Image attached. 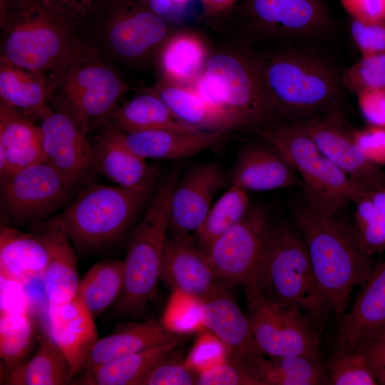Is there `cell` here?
Returning a JSON list of instances; mask_svg holds the SVG:
<instances>
[{
	"label": "cell",
	"mask_w": 385,
	"mask_h": 385,
	"mask_svg": "<svg viewBox=\"0 0 385 385\" xmlns=\"http://www.w3.org/2000/svg\"><path fill=\"white\" fill-rule=\"evenodd\" d=\"M257 55L263 85L279 122L305 120L342 106L343 70L324 55L296 46Z\"/></svg>",
	"instance_id": "cell-1"
},
{
	"label": "cell",
	"mask_w": 385,
	"mask_h": 385,
	"mask_svg": "<svg viewBox=\"0 0 385 385\" xmlns=\"http://www.w3.org/2000/svg\"><path fill=\"white\" fill-rule=\"evenodd\" d=\"M294 223L304 240L317 282L339 319L347 310L354 288L374 265L354 224L337 213L317 210L302 199L292 207Z\"/></svg>",
	"instance_id": "cell-2"
},
{
	"label": "cell",
	"mask_w": 385,
	"mask_h": 385,
	"mask_svg": "<svg viewBox=\"0 0 385 385\" xmlns=\"http://www.w3.org/2000/svg\"><path fill=\"white\" fill-rule=\"evenodd\" d=\"M0 16L1 61L48 79L96 58L94 50L75 35L74 24L37 3L15 4Z\"/></svg>",
	"instance_id": "cell-3"
},
{
	"label": "cell",
	"mask_w": 385,
	"mask_h": 385,
	"mask_svg": "<svg viewBox=\"0 0 385 385\" xmlns=\"http://www.w3.org/2000/svg\"><path fill=\"white\" fill-rule=\"evenodd\" d=\"M259 298L298 307L324 328L333 309L319 287L294 223L271 226L251 304Z\"/></svg>",
	"instance_id": "cell-4"
},
{
	"label": "cell",
	"mask_w": 385,
	"mask_h": 385,
	"mask_svg": "<svg viewBox=\"0 0 385 385\" xmlns=\"http://www.w3.org/2000/svg\"><path fill=\"white\" fill-rule=\"evenodd\" d=\"M180 177L174 168L160 182L143 219L130 237L124 262L122 292L112 306L117 317L139 319L155 297L165 240L170 202Z\"/></svg>",
	"instance_id": "cell-5"
},
{
	"label": "cell",
	"mask_w": 385,
	"mask_h": 385,
	"mask_svg": "<svg viewBox=\"0 0 385 385\" xmlns=\"http://www.w3.org/2000/svg\"><path fill=\"white\" fill-rule=\"evenodd\" d=\"M252 131L292 165L302 180V199L317 210L339 212L364 186L327 158L294 122H277Z\"/></svg>",
	"instance_id": "cell-6"
},
{
	"label": "cell",
	"mask_w": 385,
	"mask_h": 385,
	"mask_svg": "<svg viewBox=\"0 0 385 385\" xmlns=\"http://www.w3.org/2000/svg\"><path fill=\"white\" fill-rule=\"evenodd\" d=\"M148 194L118 185L93 184L53 220L78 248L99 250L123 235Z\"/></svg>",
	"instance_id": "cell-7"
},
{
	"label": "cell",
	"mask_w": 385,
	"mask_h": 385,
	"mask_svg": "<svg viewBox=\"0 0 385 385\" xmlns=\"http://www.w3.org/2000/svg\"><path fill=\"white\" fill-rule=\"evenodd\" d=\"M204 72L217 86L237 128L279 122L263 85L258 55L249 48L226 47L210 54Z\"/></svg>",
	"instance_id": "cell-8"
},
{
	"label": "cell",
	"mask_w": 385,
	"mask_h": 385,
	"mask_svg": "<svg viewBox=\"0 0 385 385\" xmlns=\"http://www.w3.org/2000/svg\"><path fill=\"white\" fill-rule=\"evenodd\" d=\"M271 226L264 210L251 206L246 215L223 232L207 252L220 280L229 287L242 284L248 304L255 297Z\"/></svg>",
	"instance_id": "cell-9"
},
{
	"label": "cell",
	"mask_w": 385,
	"mask_h": 385,
	"mask_svg": "<svg viewBox=\"0 0 385 385\" xmlns=\"http://www.w3.org/2000/svg\"><path fill=\"white\" fill-rule=\"evenodd\" d=\"M247 316L262 354L322 359L324 328L298 307L259 298L248 305Z\"/></svg>",
	"instance_id": "cell-10"
},
{
	"label": "cell",
	"mask_w": 385,
	"mask_h": 385,
	"mask_svg": "<svg viewBox=\"0 0 385 385\" xmlns=\"http://www.w3.org/2000/svg\"><path fill=\"white\" fill-rule=\"evenodd\" d=\"M245 28L260 38H319L333 28L325 0H240Z\"/></svg>",
	"instance_id": "cell-11"
},
{
	"label": "cell",
	"mask_w": 385,
	"mask_h": 385,
	"mask_svg": "<svg viewBox=\"0 0 385 385\" xmlns=\"http://www.w3.org/2000/svg\"><path fill=\"white\" fill-rule=\"evenodd\" d=\"M1 199L16 222L40 220L57 209L73 187L54 167L42 161L1 177Z\"/></svg>",
	"instance_id": "cell-12"
},
{
	"label": "cell",
	"mask_w": 385,
	"mask_h": 385,
	"mask_svg": "<svg viewBox=\"0 0 385 385\" xmlns=\"http://www.w3.org/2000/svg\"><path fill=\"white\" fill-rule=\"evenodd\" d=\"M171 33L164 18L138 0H115L103 27L112 54L131 63L158 52Z\"/></svg>",
	"instance_id": "cell-13"
},
{
	"label": "cell",
	"mask_w": 385,
	"mask_h": 385,
	"mask_svg": "<svg viewBox=\"0 0 385 385\" xmlns=\"http://www.w3.org/2000/svg\"><path fill=\"white\" fill-rule=\"evenodd\" d=\"M93 60L73 66L61 81L62 96L71 111L68 115L83 130V123L114 112L117 101L127 89L113 69Z\"/></svg>",
	"instance_id": "cell-14"
},
{
	"label": "cell",
	"mask_w": 385,
	"mask_h": 385,
	"mask_svg": "<svg viewBox=\"0 0 385 385\" xmlns=\"http://www.w3.org/2000/svg\"><path fill=\"white\" fill-rule=\"evenodd\" d=\"M319 150L351 178L367 186L385 183L381 167L369 162L355 143L342 106L309 119L294 122Z\"/></svg>",
	"instance_id": "cell-15"
},
{
	"label": "cell",
	"mask_w": 385,
	"mask_h": 385,
	"mask_svg": "<svg viewBox=\"0 0 385 385\" xmlns=\"http://www.w3.org/2000/svg\"><path fill=\"white\" fill-rule=\"evenodd\" d=\"M160 279L174 292L184 294L197 302L229 287L220 280L207 253L190 234L167 236Z\"/></svg>",
	"instance_id": "cell-16"
},
{
	"label": "cell",
	"mask_w": 385,
	"mask_h": 385,
	"mask_svg": "<svg viewBox=\"0 0 385 385\" xmlns=\"http://www.w3.org/2000/svg\"><path fill=\"white\" fill-rule=\"evenodd\" d=\"M225 182V175L215 162L198 163L190 168L180 177L173 192L168 234L183 236L195 232Z\"/></svg>",
	"instance_id": "cell-17"
},
{
	"label": "cell",
	"mask_w": 385,
	"mask_h": 385,
	"mask_svg": "<svg viewBox=\"0 0 385 385\" xmlns=\"http://www.w3.org/2000/svg\"><path fill=\"white\" fill-rule=\"evenodd\" d=\"M385 335V260L374 264L361 284L354 303L339 321L334 334L337 349L351 348Z\"/></svg>",
	"instance_id": "cell-18"
},
{
	"label": "cell",
	"mask_w": 385,
	"mask_h": 385,
	"mask_svg": "<svg viewBox=\"0 0 385 385\" xmlns=\"http://www.w3.org/2000/svg\"><path fill=\"white\" fill-rule=\"evenodd\" d=\"M46 161L73 186L91 168L93 147L67 113L52 111L40 124Z\"/></svg>",
	"instance_id": "cell-19"
},
{
	"label": "cell",
	"mask_w": 385,
	"mask_h": 385,
	"mask_svg": "<svg viewBox=\"0 0 385 385\" xmlns=\"http://www.w3.org/2000/svg\"><path fill=\"white\" fill-rule=\"evenodd\" d=\"M200 320L224 345L227 357L245 361L260 356L249 319L244 314L226 287L198 302Z\"/></svg>",
	"instance_id": "cell-20"
},
{
	"label": "cell",
	"mask_w": 385,
	"mask_h": 385,
	"mask_svg": "<svg viewBox=\"0 0 385 385\" xmlns=\"http://www.w3.org/2000/svg\"><path fill=\"white\" fill-rule=\"evenodd\" d=\"M262 141L240 151L229 176L230 185L259 192L302 187V180L289 161L270 144Z\"/></svg>",
	"instance_id": "cell-21"
},
{
	"label": "cell",
	"mask_w": 385,
	"mask_h": 385,
	"mask_svg": "<svg viewBox=\"0 0 385 385\" xmlns=\"http://www.w3.org/2000/svg\"><path fill=\"white\" fill-rule=\"evenodd\" d=\"M46 314V332L66 357L73 379L98 339L95 319L77 296L64 303L49 304Z\"/></svg>",
	"instance_id": "cell-22"
},
{
	"label": "cell",
	"mask_w": 385,
	"mask_h": 385,
	"mask_svg": "<svg viewBox=\"0 0 385 385\" xmlns=\"http://www.w3.org/2000/svg\"><path fill=\"white\" fill-rule=\"evenodd\" d=\"M93 147L91 168L96 173L116 185L148 193L152 191L156 182V170L122 143L113 125L98 137Z\"/></svg>",
	"instance_id": "cell-23"
},
{
	"label": "cell",
	"mask_w": 385,
	"mask_h": 385,
	"mask_svg": "<svg viewBox=\"0 0 385 385\" xmlns=\"http://www.w3.org/2000/svg\"><path fill=\"white\" fill-rule=\"evenodd\" d=\"M185 337L162 322L132 321L120 324L112 333L98 338L90 349L81 371L156 345L180 342Z\"/></svg>",
	"instance_id": "cell-24"
},
{
	"label": "cell",
	"mask_w": 385,
	"mask_h": 385,
	"mask_svg": "<svg viewBox=\"0 0 385 385\" xmlns=\"http://www.w3.org/2000/svg\"><path fill=\"white\" fill-rule=\"evenodd\" d=\"M117 131L122 143L144 159H182L215 147L225 140L224 133L219 131L151 130L127 133L118 129Z\"/></svg>",
	"instance_id": "cell-25"
},
{
	"label": "cell",
	"mask_w": 385,
	"mask_h": 385,
	"mask_svg": "<svg viewBox=\"0 0 385 385\" xmlns=\"http://www.w3.org/2000/svg\"><path fill=\"white\" fill-rule=\"evenodd\" d=\"M46 161L40 126L21 111L0 104V174Z\"/></svg>",
	"instance_id": "cell-26"
},
{
	"label": "cell",
	"mask_w": 385,
	"mask_h": 385,
	"mask_svg": "<svg viewBox=\"0 0 385 385\" xmlns=\"http://www.w3.org/2000/svg\"><path fill=\"white\" fill-rule=\"evenodd\" d=\"M48 251V260L41 277L48 303L58 304L76 296L79 285L77 259L70 240L53 220L39 232Z\"/></svg>",
	"instance_id": "cell-27"
},
{
	"label": "cell",
	"mask_w": 385,
	"mask_h": 385,
	"mask_svg": "<svg viewBox=\"0 0 385 385\" xmlns=\"http://www.w3.org/2000/svg\"><path fill=\"white\" fill-rule=\"evenodd\" d=\"M48 260V251L41 235L2 227L0 230L1 277L22 284L41 277Z\"/></svg>",
	"instance_id": "cell-28"
},
{
	"label": "cell",
	"mask_w": 385,
	"mask_h": 385,
	"mask_svg": "<svg viewBox=\"0 0 385 385\" xmlns=\"http://www.w3.org/2000/svg\"><path fill=\"white\" fill-rule=\"evenodd\" d=\"M158 54L162 79L183 86L202 73L210 55L203 38L188 30L172 32Z\"/></svg>",
	"instance_id": "cell-29"
},
{
	"label": "cell",
	"mask_w": 385,
	"mask_h": 385,
	"mask_svg": "<svg viewBox=\"0 0 385 385\" xmlns=\"http://www.w3.org/2000/svg\"><path fill=\"white\" fill-rule=\"evenodd\" d=\"M180 342L165 343L91 367L79 373L72 382L82 385H140L160 361L174 352Z\"/></svg>",
	"instance_id": "cell-30"
},
{
	"label": "cell",
	"mask_w": 385,
	"mask_h": 385,
	"mask_svg": "<svg viewBox=\"0 0 385 385\" xmlns=\"http://www.w3.org/2000/svg\"><path fill=\"white\" fill-rule=\"evenodd\" d=\"M49 80L27 70L1 61V103L32 120H41L52 110L48 106Z\"/></svg>",
	"instance_id": "cell-31"
},
{
	"label": "cell",
	"mask_w": 385,
	"mask_h": 385,
	"mask_svg": "<svg viewBox=\"0 0 385 385\" xmlns=\"http://www.w3.org/2000/svg\"><path fill=\"white\" fill-rule=\"evenodd\" d=\"M261 385H328L322 359L303 355L256 356L245 361Z\"/></svg>",
	"instance_id": "cell-32"
},
{
	"label": "cell",
	"mask_w": 385,
	"mask_h": 385,
	"mask_svg": "<svg viewBox=\"0 0 385 385\" xmlns=\"http://www.w3.org/2000/svg\"><path fill=\"white\" fill-rule=\"evenodd\" d=\"M113 126L127 133L151 130H201L174 115L155 95L143 91L113 112Z\"/></svg>",
	"instance_id": "cell-33"
},
{
	"label": "cell",
	"mask_w": 385,
	"mask_h": 385,
	"mask_svg": "<svg viewBox=\"0 0 385 385\" xmlns=\"http://www.w3.org/2000/svg\"><path fill=\"white\" fill-rule=\"evenodd\" d=\"M143 91L157 96L182 121L201 130L225 132V122L202 100L191 86L173 83L160 79Z\"/></svg>",
	"instance_id": "cell-34"
},
{
	"label": "cell",
	"mask_w": 385,
	"mask_h": 385,
	"mask_svg": "<svg viewBox=\"0 0 385 385\" xmlns=\"http://www.w3.org/2000/svg\"><path fill=\"white\" fill-rule=\"evenodd\" d=\"M72 381L71 367L66 357L44 332L36 354L29 361L12 367L6 384L62 385Z\"/></svg>",
	"instance_id": "cell-35"
},
{
	"label": "cell",
	"mask_w": 385,
	"mask_h": 385,
	"mask_svg": "<svg viewBox=\"0 0 385 385\" xmlns=\"http://www.w3.org/2000/svg\"><path fill=\"white\" fill-rule=\"evenodd\" d=\"M123 282V260H105L93 265L80 279L76 296L96 319L113 305Z\"/></svg>",
	"instance_id": "cell-36"
},
{
	"label": "cell",
	"mask_w": 385,
	"mask_h": 385,
	"mask_svg": "<svg viewBox=\"0 0 385 385\" xmlns=\"http://www.w3.org/2000/svg\"><path fill=\"white\" fill-rule=\"evenodd\" d=\"M354 226L362 247L371 255L385 251V183L364 186L352 200Z\"/></svg>",
	"instance_id": "cell-37"
},
{
	"label": "cell",
	"mask_w": 385,
	"mask_h": 385,
	"mask_svg": "<svg viewBox=\"0 0 385 385\" xmlns=\"http://www.w3.org/2000/svg\"><path fill=\"white\" fill-rule=\"evenodd\" d=\"M247 192L240 187L230 185L211 205L195 232L196 241L207 253L214 242L248 212L251 205Z\"/></svg>",
	"instance_id": "cell-38"
},
{
	"label": "cell",
	"mask_w": 385,
	"mask_h": 385,
	"mask_svg": "<svg viewBox=\"0 0 385 385\" xmlns=\"http://www.w3.org/2000/svg\"><path fill=\"white\" fill-rule=\"evenodd\" d=\"M35 339V324L29 312H1L0 356L11 367L24 361Z\"/></svg>",
	"instance_id": "cell-39"
},
{
	"label": "cell",
	"mask_w": 385,
	"mask_h": 385,
	"mask_svg": "<svg viewBox=\"0 0 385 385\" xmlns=\"http://www.w3.org/2000/svg\"><path fill=\"white\" fill-rule=\"evenodd\" d=\"M324 364L328 385L379 384L367 359L357 346L336 348Z\"/></svg>",
	"instance_id": "cell-40"
},
{
	"label": "cell",
	"mask_w": 385,
	"mask_h": 385,
	"mask_svg": "<svg viewBox=\"0 0 385 385\" xmlns=\"http://www.w3.org/2000/svg\"><path fill=\"white\" fill-rule=\"evenodd\" d=\"M345 89L357 95L374 88L385 87V51L361 55V58L342 71Z\"/></svg>",
	"instance_id": "cell-41"
},
{
	"label": "cell",
	"mask_w": 385,
	"mask_h": 385,
	"mask_svg": "<svg viewBox=\"0 0 385 385\" xmlns=\"http://www.w3.org/2000/svg\"><path fill=\"white\" fill-rule=\"evenodd\" d=\"M196 385H261L245 361L226 358L197 373Z\"/></svg>",
	"instance_id": "cell-42"
},
{
	"label": "cell",
	"mask_w": 385,
	"mask_h": 385,
	"mask_svg": "<svg viewBox=\"0 0 385 385\" xmlns=\"http://www.w3.org/2000/svg\"><path fill=\"white\" fill-rule=\"evenodd\" d=\"M174 352L157 364L140 385H193L197 373Z\"/></svg>",
	"instance_id": "cell-43"
},
{
	"label": "cell",
	"mask_w": 385,
	"mask_h": 385,
	"mask_svg": "<svg viewBox=\"0 0 385 385\" xmlns=\"http://www.w3.org/2000/svg\"><path fill=\"white\" fill-rule=\"evenodd\" d=\"M349 29L361 55L385 51V20L363 21L351 19Z\"/></svg>",
	"instance_id": "cell-44"
},
{
	"label": "cell",
	"mask_w": 385,
	"mask_h": 385,
	"mask_svg": "<svg viewBox=\"0 0 385 385\" xmlns=\"http://www.w3.org/2000/svg\"><path fill=\"white\" fill-rule=\"evenodd\" d=\"M353 135L356 144L371 163L381 167L385 165V128L368 125L354 130Z\"/></svg>",
	"instance_id": "cell-45"
},
{
	"label": "cell",
	"mask_w": 385,
	"mask_h": 385,
	"mask_svg": "<svg viewBox=\"0 0 385 385\" xmlns=\"http://www.w3.org/2000/svg\"><path fill=\"white\" fill-rule=\"evenodd\" d=\"M226 358L225 347L217 337H204L196 344L186 362L198 373L222 362Z\"/></svg>",
	"instance_id": "cell-46"
},
{
	"label": "cell",
	"mask_w": 385,
	"mask_h": 385,
	"mask_svg": "<svg viewBox=\"0 0 385 385\" xmlns=\"http://www.w3.org/2000/svg\"><path fill=\"white\" fill-rule=\"evenodd\" d=\"M356 96L359 112L368 125L385 128V87L366 90Z\"/></svg>",
	"instance_id": "cell-47"
},
{
	"label": "cell",
	"mask_w": 385,
	"mask_h": 385,
	"mask_svg": "<svg viewBox=\"0 0 385 385\" xmlns=\"http://www.w3.org/2000/svg\"><path fill=\"white\" fill-rule=\"evenodd\" d=\"M35 2L76 26L94 9L93 0H26Z\"/></svg>",
	"instance_id": "cell-48"
},
{
	"label": "cell",
	"mask_w": 385,
	"mask_h": 385,
	"mask_svg": "<svg viewBox=\"0 0 385 385\" xmlns=\"http://www.w3.org/2000/svg\"><path fill=\"white\" fill-rule=\"evenodd\" d=\"M25 312L29 303L23 284L1 277V312Z\"/></svg>",
	"instance_id": "cell-49"
},
{
	"label": "cell",
	"mask_w": 385,
	"mask_h": 385,
	"mask_svg": "<svg viewBox=\"0 0 385 385\" xmlns=\"http://www.w3.org/2000/svg\"><path fill=\"white\" fill-rule=\"evenodd\" d=\"M352 19L363 21L385 20V0H339Z\"/></svg>",
	"instance_id": "cell-50"
},
{
	"label": "cell",
	"mask_w": 385,
	"mask_h": 385,
	"mask_svg": "<svg viewBox=\"0 0 385 385\" xmlns=\"http://www.w3.org/2000/svg\"><path fill=\"white\" fill-rule=\"evenodd\" d=\"M357 346L364 354L380 385H385V335L364 341Z\"/></svg>",
	"instance_id": "cell-51"
},
{
	"label": "cell",
	"mask_w": 385,
	"mask_h": 385,
	"mask_svg": "<svg viewBox=\"0 0 385 385\" xmlns=\"http://www.w3.org/2000/svg\"><path fill=\"white\" fill-rule=\"evenodd\" d=\"M204 18L219 17L230 12L240 0H200Z\"/></svg>",
	"instance_id": "cell-52"
},
{
	"label": "cell",
	"mask_w": 385,
	"mask_h": 385,
	"mask_svg": "<svg viewBox=\"0 0 385 385\" xmlns=\"http://www.w3.org/2000/svg\"><path fill=\"white\" fill-rule=\"evenodd\" d=\"M142 5L164 18L174 9L169 0H138Z\"/></svg>",
	"instance_id": "cell-53"
},
{
	"label": "cell",
	"mask_w": 385,
	"mask_h": 385,
	"mask_svg": "<svg viewBox=\"0 0 385 385\" xmlns=\"http://www.w3.org/2000/svg\"><path fill=\"white\" fill-rule=\"evenodd\" d=\"M173 9L176 8H181L191 0H169Z\"/></svg>",
	"instance_id": "cell-54"
},
{
	"label": "cell",
	"mask_w": 385,
	"mask_h": 385,
	"mask_svg": "<svg viewBox=\"0 0 385 385\" xmlns=\"http://www.w3.org/2000/svg\"><path fill=\"white\" fill-rule=\"evenodd\" d=\"M26 1V0H9L10 3H14L16 1Z\"/></svg>",
	"instance_id": "cell-55"
}]
</instances>
